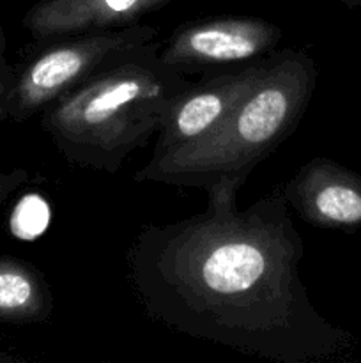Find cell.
Instances as JSON below:
<instances>
[{"instance_id": "cell-1", "label": "cell", "mask_w": 361, "mask_h": 363, "mask_svg": "<svg viewBox=\"0 0 361 363\" xmlns=\"http://www.w3.org/2000/svg\"><path fill=\"white\" fill-rule=\"evenodd\" d=\"M202 213L147 223L126 252L127 280L151 321L273 363H322L354 335L314 307L299 266L304 243L282 190L239 209L216 186Z\"/></svg>"}, {"instance_id": "cell-2", "label": "cell", "mask_w": 361, "mask_h": 363, "mask_svg": "<svg viewBox=\"0 0 361 363\" xmlns=\"http://www.w3.org/2000/svg\"><path fill=\"white\" fill-rule=\"evenodd\" d=\"M319 69L306 50H276L218 128L197 144L152 156L137 183L241 190L250 174L299 126L317 87Z\"/></svg>"}, {"instance_id": "cell-3", "label": "cell", "mask_w": 361, "mask_h": 363, "mask_svg": "<svg viewBox=\"0 0 361 363\" xmlns=\"http://www.w3.org/2000/svg\"><path fill=\"white\" fill-rule=\"evenodd\" d=\"M159 48V39L149 43L42 112V130L67 163L115 174L158 135L172 103L193 84L163 62Z\"/></svg>"}, {"instance_id": "cell-4", "label": "cell", "mask_w": 361, "mask_h": 363, "mask_svg": "<svg viewBox=\"0 0 361 363\" xmlns=\"http://www.w3.org/2000/svg\"><path fill=\"white\" fill-rule=\"evenodd\" d=\"M156 39H159L158 28L137 23L48 43L25 64L11 87L7 112L16 121L45 112L64 94Z\"/></svg>"}, {"instance_id": "cell-5", "label": "cell", "mask_w": 361, "mask_h": 363, "mask_svg": "<svg viewBox=\"0 0 361 363\" xmlns=\"http://www.w3.org/2000/svg\"><path fill=\"white\" fill-rule=\"evenodd\" d=\"M283 32L273 21L250 16H219L190 21L161 41L159 57L183 71L244 67L278 50Z\"/></svg>"}, {"instance_id": "cell-6", "label": "cell", "mask_w": 361, "mask_h": 363, "mask_svg": "<svg viewBox=\"0 0 361 363\" xmlns=\"http://www.w3.org/2000/svg\"><path fill=\"white\" fill-rule=\"evenodd\" d=\"M287 204L317 229L354 233L361 227V174L329 158H311L283 184Z\"/></svg>"}, {"instance_id": "cell-7", "label": "cell", "mask_w": 361, "mask_h": 363, "mask_svg": "<svg viewBox=\"0 0 361 363\" xmlns=\"http://www.w3.org/2000/svg\"><path fill=\"white\" fill-rule=\"evenodd\" d=\"M260 62L257 60L250 66L204 77L197 84H191L172 103L163 119L152 156L197 144L211 135L255 80Z\"/></svg>"}, {"instance_id": "cell-8", "label": "cell", "mask_w": 361, "mask_h": 363, "mask_svg": "<svg viewBox=\"0 0 361 363\" xmlns=\"http://www.w3.org/2000/svg\"><path fill=\"white\" fill-rule=\"evenodd\" d=\"M172 0H41L25 16L23 25L35 41L52 43L88 32L137 25L142 16Z\"/></svg>"}, {"instance_id": "cell-9", "label": "cell", "mask_w": 361, "mask_h": 363, "mask_svg": "<svg viewBox=\"0 0 361 363\" xmlns=\"http://www.w3.org/2000/svg\"><path fill=\"white\" fill-rule=\"evenodd\" d=\"M53 312V293L42 273L18 259H0V319L45 323Z\"/></svg>"}, {"instance_id": "cell-10", "label": "cell", "mask_w": 361, "mask_h": 363, "mask_svg": "<svg viewBox=\"0 0 361 363\" xmlns=\"http://www.w3.org/2000/svg\"><path fill=\"white\" fill-rule=\"evenodd\" d=\"M52 211L50 206L41 195H25L14 206L11 215V230L16 238L25 241H32L41 236L50 225Z\"/></svg>"}, {"instance_id": "cell-11", "label": "cell", "mask_w": 361, "mask_h": 363, "mask_svg": "<svg viewBox=\"0 0 361 363\" xmlns=\"http://www.w3.org/2000/svg\"><path fill=\"white\" fill-rule=\"evenodd\" d=\"M23 181H27V172L23 170H16L13 174H0V202L4 201L7 194L20 186Z\"/></svg>"}, {"instance_id": "cell-12", "label": "cell", "mask_w": 361, "mask_h": 363, "mask_svg": "<svg viewBox=\"0 0 361 363\" xmlns=\"http://www.w3.org/2000/svg\"><path fill=\"white\" fill-rule=\"evenodd\" d=\"M335 2L343 4L349 9H361V0H335Z\"/></svg>"}]
</instances>
